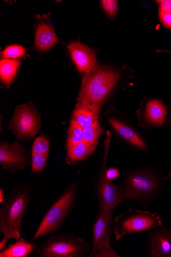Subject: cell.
Masks as SVG:
<instances>
[{"mask_svg":"<svg viewBox=\"0 0 171 257\" xmlns=\"http://www.w3.org/2000/svg\"><path fill=\"white\" fill-rule=\"evenodd\" d=\"M71 120L83 128L98 121L97 115L95 113L83 108H76L73 112Z\"/></svg>","mask_w":171,"mask_h":257,"instance_id":"ffe728a7","label":"cell"},{"mask_svg":"<svg viewBox=\"0 0 171 257\" xmlns=\"http://www.w3.org/2000/svg\"><path fill=\"white\" fill-rule=\"evenodd\" d=\"M109 122L118 135L126 142L141 151L147 148V146L143 140L130 127L114 119H110Z\"/></svg>","mask_w":171,"mask_h":257,"instance_id":"9a60e30c","label":"cell"},{"mask_svg":"<svg viewBox=\"0 0 171 257\" xmlns=\"http://www.w3.org/2000/svg\"><path fill=\"white\" fill-rule=\"evenodd\" d=\"M102 135V128L98 121L84 128L83 142L92 145L97 142Z\"/></svg>","mask_w":171,"mask_h":257,"instance_id":"7402d4cb","label":"cell"},{"mask_svg":"<svg viewBox=\"0 0 171 257\" xmlns=\"http://www.w3.org/2000/svg\"><path fill=\"white\" fill-rule=\"evenodd\" d=\"M50 140L45 136H41L36 138L32 147L33 154H42L49 156L50 153Z\"/></svg>","mask_w":171,"mask_h":257,"instance_id":"603a6c76","label":"cell"},{"mask_svg":"<svg viewBox=\"0 0 171 257\" xmlns=\"http://www.w3.org/2000/svg\"><path fill=\"white\" fill-rule=\"evenodd\" d=\"M157 52H167V53H169L171 54V51H157ZM170 64H171V63H170Z\"/></svg>","mask_w":171,"mask_h":257,"instance_id":"1f68e13d","label":"cell"},{"mask_svg":"<svg viewBox=\"0 0 171 257\" xmlns=\"http://www.w3.org/2000/svg\"><path fill=\"white\" fill-rule=\"evenodd\" d=\"M102 8L105 12L111 18H114L117 15L118 11V1L116 0H102L101 2Z\"/></svg>","mask_w":171,"mask_h":257,"instance_id":"484cf974","label":"cell"},{"mask_svg":"<svg viewBox=\"0 0 171 257\" xmlns=\"http://www.w3.org/2000/svg\"><path fill=\"white\" fill-rule=\"evenodd\" d=\"M119 188L125 200L145 206L157 195L160 184L154 174L140 170L129 174Z\"/></svg>","mask_w":171,"mask_h":257,"instance_id":"3957f363","label":"cell"},{"mask_svg":"<svg viewBox=\"0 0 171 257\" xmlns=\"http://www.w3.org/2000/svg\"><path fill=\"white\" fill-rule=\"evenodd\" d=\"M84 128L71 120L70 125L66 149L83 142Z\"/></svg>","mask_w":171,"mask_h":257,"instance_id":"44dd1931","label":"cell"},{"mask_svg":"<svg viewBox=\"0 0 171 257\" xmlns=\"http://www.w3.org/2000/svg\"><path fill=\"white\" fill-rule=\"evenodd\" d=\"M167 114V110L166 107L159 100H151L146 104V120L154 126H162L165 121Z\"/></svg>","mask_w":171,"mask_h":257,"instance_id":"2e32d148","label":"cell"},{"mask_svg":"<svg viewBox=\"0 0 171 257\" xmlns=\"http://www.w3.org/2000/svg\"><path fill=\"white\" fill-rule=\"evenodd\" d=\"M91 248L83 238L60 232L51 235L35 252L38 257H86Z\"/></svg>","mask_w":171,"mask_h":257,"instance_id":"277c9868","label":"cell"},{"mask_svg":"<svg viewBox=\"0 0 171 257\" xmlns=\"http://www.w3.org/2000/svg\"><path fill=\"white\" fill-rule=\"evenodd\" d=\"M5 200V191L1 188L0 189V203L2 204Z\"/></svg>","mask_w":171,"mask_h":257,"instance_id":"f546056e","label":"cell"},{"mask_svg":"<svg viewBox=\"0 0 171 257\" xmlns=\"http://www.w3.org/2000/svg\"><path fill=\"white\" fill-rule=\"evenodd\" d=\"M119 79V75L118 74L91 95L81 101H77L76 108L89 109L98 116L103 103L116 85Z\"/></svg>","mask_w":171,"mask_h":257,"instance_id":"4fadbf2b","label":"cell"},{"mask_svg":"<svg viewBox=\"0 0 171 257\" xmlns=\"http://www.w3.org/2000/svg\"><path fill=\"white\" fill-rule=\"evenodd\" d=\"M162 24L167 29H171V13H159Z\"/></svg>","mask_w":171,"mask_h":257,"instance_id":"83f0119b","label":"cell"},{"mask_svg":"<svg viewBox=\"0 0 171 257\" xmlns=\"http://www.w3.org/2000/svg\"><path fill=\"white\" fill-rule=\"evenodd\" d=\"M161 225L162 219L156 213L130 208L114 218L113 232L117 242L128 235Z\"/></svg>","mask_w":171,"mask_h":257,"instance_id":"8992f818","label":"cell"},{"mask_svg":"<svg viewBox=\"0 0 171 257\" xmlns=\"http://www.w3.org/2000/svg\"><path fill=\"white\" fill-rule=\"evenodd\" d=\"M106 176L107 179L112 181L119 177L120 173L117 169L110 168L106 170Z\"/></svg>","mask_w":171,"mask_h":257,"instance_id":"f1b7e54d","label":"cell"},{"mask_svg":"<svg viewBox=\"0 0 171 257\" xmlns=\"http://www.w3.org/2000/svg\"><path fill=\"white\" fill-rule=\"evenodd\" d=\"M57 43L58 40L53 27L47 23H40L36 34L35 46L37 49L45 51Z\"/></svg>","mask_w":171,"mask_h":257,"instance_id":"5bb4252c","label":"cell"},{"mask_svg":"<svg viewBox=\"0 0 171 257\" xmlns=\"http://www.w3.org/2000/svg\"><path fill=\"white\" fill-rule=\"evenodd\" d=\"M48 156L38 154H33L32 160V172L40 173L44 171Z\"/></svg>","mask_w":171,"mask_h":257,"instance_id":"cb8c5ba5","label":"cell"},{"mask_svg":"<svg viewBox=\"0 0 171 257\" xmlns=\"http://www.w3.org/2000/svg\"><path fill=\"white\" fill-rule=\"evenodd\" d=\"M37 248L35 243L21 238L0 251V257H28Z\"/></svg>","mask_w":171,"mask_h":257,"instance_id":"e0dca14e","label":"cell"},{"mask_svg":"<svg viewBox=\"0 0 171 257\" xmlns=\"http://www.w3.org/2000/svg\"><path fill=\"white\" fill-rule=\"evenodd\" d=\"M79 196L76 183H72L61 193L46 209L32 240L57 232L76 207Z\"/></svg>","mask_w":171,"mask_h":257,"instance_id":"7a4b0ae2","label":"cell"},{"mask_svg":"<svg viewBox=\"0 0 171 257\" xmlns=\"http://www.w3.org/2000/svg\"><path fill=\"white\" fill-rule=\"evenodd\" d=\"M26 54V49L23 46L13 45L8 47L3 52L2 57L9 59H15L24 56Z\"/></svg>","mask_w":171,"mask_h":257,"instance_id":"d4e9b609","label":"cell"},{"mask_svg":"<svg viewBox=\"0 0 171 257\" xmlns=\"http://www.w3.org/2000/svg\"><path fill=\"white\" fill-rule=\"evenodd\" d=\"M160 226L150 233L146 243V254L148 256L171 257V230Z\"/></svg>","mask_w":171,"mask_h":257,"instance_id":"8fae6325","label":"cell"},{"mask_svg":"<svg viewBox=\"0 0 171 257\" xmlns=\"http://www.w3.org/2000/svg\"><path fill=\"white\" fill-rule=\"evenodd\" d=\"M166 179L168 180H170L171 181V167H170V169L169 172L168 173V175L166 177Z\"/></svg>","mask_w":171,"mask_h":257,"instance_id":"4dcf8cb0","label":"cell"},{"mask_svg":"<svg viewBox=\"0 0 171 257\" xmlns=\"http://www.w3.org/2000/svg\"><path fill=\"white\" fill-rule=\"evenodd\" d=\"M32 156V152L27 150L19 141L13 144L0 143V165L4 170L9 171L12 174L31 166Z\"/></svg>","mask_w":171,"mask_h":257,"instance_id":"9c48e42d","label":"cell"},{"mask_svg":"<svg viewBox=\"0 0 171 257\" xmlns=\"http://www.w3.org/2000/svg\"><path fill=\"white\" fill-rule=\"evenodd\" d=\"M111 134L107 133L105 140V150L101 172L94 189V196L99 207L114 210L124 200L119 187L115 186L106 176L107 156L110 147Z\"/></svg>","mask_w":171,"mask_h":257,"instance_id":"52a82bcc","label":"cell"},{"mask_svg":"<svg viewBox=\"0 0 171 257\" xmlns=\"http://www.w3.org/2000/svg\"><path fill=\"white\" fill-rule=\"evenodd\" d=\"M118 74L109 68L96 65L84 77L78 101H81L110 81Z\"/></svg>","mask_w":171,"mask_h":257,"instance_id":"30bf717a","label":"cell"},{"mask_svg":"<svg viewBox=\"0 0 171 257\" xmlns=\"http://www.w3.org/2000/svg\"><path fill=\"white\" fill-rule=\"evenodd\" d=\"M20 62L18 60L4 59L0 63V77L5 84L10 85L15 78Z\"/></svg>","mask_w":171,"mask_h":257,"instance_id":"d6986e66","label":"cell"},{"mask_svg":"<svg viewBox=\"0 0 171 257\" xmlns=\"http://www.w3.org/2000/svg\"><path fill=\"white\" fill-rule=\"evenodd\" d=\"M97 145L98 142L89 145L83 142L66 149L67 162L71 165L82 162L93 154Z\"/></svg>","mask_w":171,"mask_h":257,"instance_id":"ac0fdd59","label":"cell"},{"mask_svg":"<svg viewBox=\"0 0 171 257\" xmlns=\"http://www.w3.org/2000/svg\"><path fill=\"white\" fill-rule=\"evenodd\" d=\"M41 115L32 103L18 106L10 122V128L21 141L28 142L40 131Z\"/></svg>","mask_w":171,"mask_h":257,"instance_id":"ba28073f","label":"cell"},{"mask_svg":"<svg viewBox=\"0 0 171 257\" xmlns=\"http://www.w3.org/2000/svg\"><path fill=\"white\" fill-rule=\"evenodd\" d=\"M114 210L99 207L92 223L89 257H119L112 248L110 237L114 227Z\"/></svg>","mask_w":171,"mask_h":257,"instance_id":"5b68a950","label":"cell"},{"mask_svg":"<svg viewBox=\"0 0 171 257\" xmlns=\"http://www.w3.org/2000/svg\"><path fill=\"white\" fill-rule=\"evenodd\" d=\"M68 48L80 72L88 74L96 66L95 53L87 46L79 42H73L68 45Z\"/></svg>","mask_w":171,"mask_h":257,"instance_id":"7c38bea8","label":"cell"},{"mask_svg":"<svg viewBox=\"0 0 171 257\" xmlns=\"http://www.w3.org/2000/svg\"><path fill=\"white\" fill-rule=\"evenodd\" d=\"M156 2L159 5V13H171V0H159Z\"/></svg>","mask_w":171,"mask_h":257,"instance_id":"4316f807","label":"cell"},{"mask_svg":"<svg viewBox=\"0 0 171 257\" xmlns=\"http://www.w3.org/2000/svg\"><path fill=\"white\" fill-rule=\"evenodd\" d=\"M33 187L29 184L16 187L0 207V232L4 238L0 242V251L7 247L9 241L21 239L22 221L33 198Z\"/></svg>","mask_w":171,"mask_h":257,"instance_id":"6da1fadb","label":"cell"}]
</instances>
